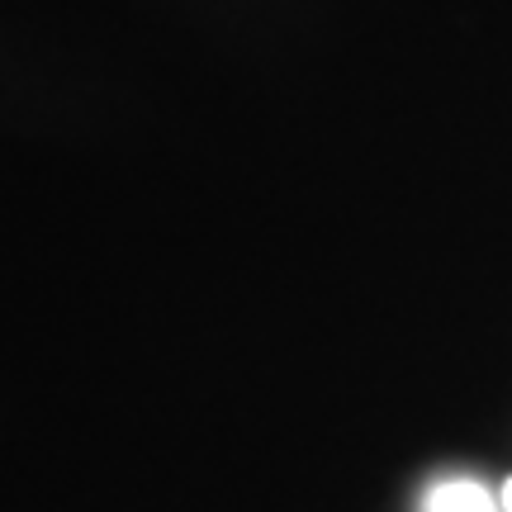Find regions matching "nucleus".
<instances>
[{"instance_id":"obj_2","label":"nucleus","mask_w":512,"mask_h":512,"mask_svg":"<svg viewBox=\"0 0 512 512\" xmlns=\"http://www.w3.org/2000/svg\"><path fill=\"white\" fill-rule=\"evenodd\" d=\"M498 503H503V512H512V479L503 484V489H498Z\"/></svg>"},{"instance_id":"obj_1","label":"nucleus","mask_w":512,"mask_h":512,"mask_svg":"<svg viewBox=\"0 0 512 512\" xmlns=\"http://www.w3.org/2000/svg\"><path fill=\"white\" fill-rule=\"evenodd\" d=\"M427 512H503V503L479 479H441L427 494Z\"/></svg>"}]
</instances>
